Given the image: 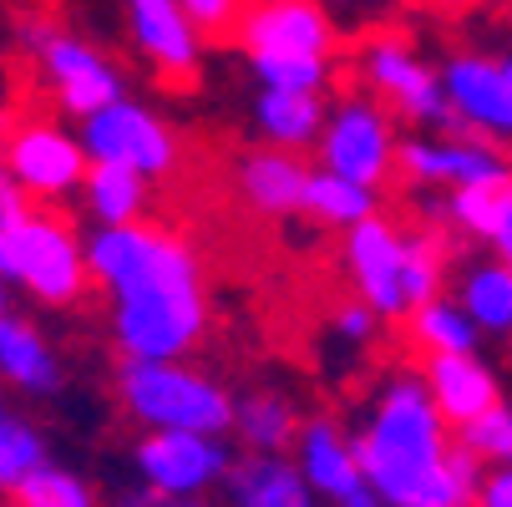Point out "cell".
Segmentation results:
<instances>
[{"instance_id": "1", "label": "cell", "mask_w": 512, "mask_h": 507, "mask_svg": "<svg viewBox=\"0 0 512 507\" xmlns=\"http://www.w3.org/2000/svg\"><path fill=\"white\" fill-rule=\"evenodd\" d=\"M350 447L381 507H472L482 462L431 406L411 360L381 371L360 406Z\"/></svg>"}, {"instance_id": "2", "label": "cell", "mask_w": 512, "mask_h": 507, "mask_svg": "<svg viewBox=\"0 0 512 507\" xmlns=\"http://www.w3.org/2000/svg\"><path fill=\"white\" fill-rule=\"evenodd\" d=\"M452 239L436 224H406L396 213H371L340 234V269L350 295L376 310L381 320H401L411 305L447 289L452 274Z\"/></svg>"}, {"instance_id": "3", "label": "cell", "mask_w": 512, "mask_h": 507, "mask_svg": "<svg viewBox=\"0 0 512 507\" xmlns=\"http://www.w3.org/2000/svg\"><path fill=\"white\" fill-rule=\"evenodd\" d=\"M117 406L142 431H203L229 437L234 391L193 360H117Z\"/></svg>"}, {"instance_id": "4", "label": "cell", "mask_w": 512, "mask_h": 507, "mask_svg": "<svg viewBox=\"0 0 512 507\" xmlns=\"http://www.w3.org/2000/svg\"><path fill=\"white\" fill-rule=\"evenodd\" d=\"M0 279L46 310H77L92 295L82 229L56 208H21L0 224Z\"/></svg>"}, {"instance_id": "5", "label": "cell", "mask_w": 512, "mask_h": 507, "mask_svg": "<svg viewBox=\"0 0 512 507\" xmlns=\"http://www.w3.org/2000/svg\"><path fill=\"white\" fill-rule=\"evenodd\" d=\"M213 325L208 284L168 279L107 300V335L122 360H188Z\"/></svg>"}, {"instance_id": "6", "label": "cell", "mask_w": 512, "mask_h": 507, "mask_svg": "<svg viewBox=\"0 0 512 507\" xmlns=\"http://www.w3.org/2000/svg\"><path fill=\"white\" fill-rule=\"evenodd\" d=\"M16 46L36 61L51 102H56L71 122H82V117H92L97 107L127 97V71H122L97 41L66 31V26H61L56 16H46V11L16 16Z\"/></svg>"}, {"instance_id": "7", "label": "cell", "mask_w": 512, "mask_h": 507, "mask_svg": "<svg viewBox=\"0 0 512 507\" xmlns=\"http://www.w3.org/2000/svg\"><path fill=\"white\" fill-rule=\"evenodd\" d=\"M396 142H401V122L371 92L345 87L340 97H325V127L310 153L315 168L386 193L396 178Z\"/></svg>"}, {"instance_id": "8", "label": "cell", "mask_w": 512, "mask_h": 507, "mask_svg": "<svg viewBox=\"0 0 512 507\" xmlns=\"http://www.w3.org/2000/svg\"><path fill=\"white\" fill-rule=\"evenodd\" d=\"M87 249V274L92 289L102 295H127V289L142 284H168V279H203V259L198 249L153 219H137V224H117V229H92L82 234Z\"/></svg>"}, {"instance_id": "9", "label": "cell", "mask_w": 512, "mask_h": 507, "mask_svg": "<svg viewBox=\"0 0 512 507\" xmlns=\"http://www.w3.org/2000/svg\"><path fill=\"white\" fill-rule=\"evenodd\" d=\"M350 77L406 127H452L436 61L401 31H371L350 51Z\"/></svg>"}, {"instance_id": "10", "label": "cell", "mask_w": 512, "mask_h": 507, "mask_svg": "<svg viewBox=\"0 0 512 507\" xmlns=\"http://www.w3.org/2000/svg\"><path fill=\"white\" fill-rule=\"evenodd\" d=\"M87 163H117L137 178L163 183L183 168V132L142 97H117L77 122Z\"/></svg>"}, {"instance_id": "11", "label": "cell", "mask_w": 512, "mask_h": 507, "mask_svg": "<svg viewBox=\"0 0 512 507\" xmlns=\"http://www.w3.org/2000/svg\"><path fill=\"white\" fill-rule=\"evenodd\" d=\"M396 178L411 193H447L467 183H507L512 153L457 127H411L396 142Z\"/></svg>"}, {"instance_id": "12", "label": "cell", "mask_w": 512, "mask_h": 507, "mask_svg": "<svg viewBox=\"0 0 512 507\" xmlns=\"http://www.w3.org/2000/svg\"><path fill=\"white\" fill-rule=\"evenodd\" d=\"M0 173L41 208L71 203L87 178V153H82L77 127H66L46 112L16 122L6 132V163H0Z\"/></svg>"}, {"instance_id": "13", "label": "cell", "mask_w": 512, "mask_h": 507, "mask_svg": "<svg viewBox=\"0 0 512 507\" xmlns=\"http://www.w3.org/2000/svg\"><path fill=\"white\" fill-rule=\"evenodd\" d=\"M442 77V102H447V122L457 132H472L497 148H512V82L502 71V56L462 46L447 61H436Z\"/></svg>"}, {"instance_id": "14", "label": "cell", "mask_w": 512, "mask_h": 507, "mask_svg": "<svg viewBox=\"0 0 512 507\" xmlns=\"http://www.w3.org/2000/svg\"><path fill=\"white\" fill-rule=\"evenodd\" d=\"M234 462L229 437H203V431H142L132 442L137 487H153L168 497H208L224 487Z\"/></svg>"}, {"instance_id": "15", "label": "cell", "mask_w": 512, "mask_h": 507, "mask_svg": "<svg viewBox=\"0 0 512 507\" xmlns=\"http://www.w3.org/2000/svg\"><path fill=\"white\" fill-rule=\"evenodd\" d=\"M244 61L249 56H330L340 61V21L325 16L315 0H244L229 36Z\"/></svg>"}, {"instance_id": "16", "label": "cell", "mask_w": 512, "mask_h": 507, "mask_svg": "<svg viewBox=\"0 0 512 507\" xmlns=\"http://www.w3.org/2000/svg\"><path fill=\"white\" fill-rule=\"evenodd\" d=\"M289 462L305 477V487L325 507H381V497L365 482L355 447H350V426L335 416H305L295 442H289Z\"/></svg>"}, {"instance_id": "17", "label": "cell", "mask_w": 512, "mask_h": 507, "mask_svg": "<svg viewBox=\"0 0 512 507\" xmlns=\"http://www.w3.org/2000/svg\"><path fill=\"white\" fill-rule=\"evenodd\" d=\"M117 6H122V26H127L132 51L142 56V66H153L163 82L188 87L203 71L208 36L188 21V11L178 0H117Z\"/></svg>"}, {"instance_id": "18", "label": "cell", "mask_w": 512, "mask_h": 507, "mask_svg": "<svg viewBox=\"0 0 512 507\" xmlns=\"http://www.w3.org/2000/svg\"><path fill=\"white\" fill-rule=\"evenodd\" d=\"M234 198L244 213L254 219H269V224H289L305 213V178H310V163L300 153H279V148H244L234 158Z\"/></svg>"}, {"instance_id": "19", "label": "cell", "mask_w": 512, "mask_h": 507, "mask_svg": "<svg viewBox=\"0 0 512 507\" xmlns=\"http://www.w3.org/2000/svg\"><path fill=\"white\" fill-rule=\"evenodd\" d=\"M421 386H426L431 406L442 411V421L452 431H462L467 421H477L487 406L502 401V381L482 360V350H467V355H421Z\"/></svg>"}, {"instance_id": "20", "label": "cell", "mask_w": 512, "mask_h": 507, "mask_svg": "<svg viewBox=\"0 0 512 507\" xmlns=\"http://www.w3.org/2000/svg\"><path fill=\"white\" fill-rule=\"evenodd\" d=\"M224 502L229 507H325L295 472L289 452H234L229 477H224Z\"/></svg>"}, {"instance_id": "21", "label": "cell", "mask_w": 512, "mask_h": 507, "mask_svg": "<svg viewBox=\"0 0 512 507\" xmlns=\"http://www.w3.org/2000/svg\"><path fill=\"white\" fill-rule=\"evenodd\" d=\"M447 295L462 305V315L477 325V335L487 340H507L512 335V269L492 254L482 259H457L447 274Z\"/></svg>"}, {"instance_id": "22", "label": "cell", "mask_w": 512, "mask_h": 507, "mask_svg": "<svg viewBox=\"0 0 512 507\" xmlns=\"http://www.w3.org/2000/svg\"><path fill=\"white\" fill-rule=\"evenodd\" d=\"M0 386L16 396H56L66 386L56 345L26 320V315H0Z\"/></svg>"}, {"instance_id": "23", "label": "cell", "mask_w": 512, "mask_h": 507, "mask_svg": "<svg viewBox=\"0 0 512 507\" xmlns=\"http://www.w3.org/2000/svg\"><path fill=\"white\" fill-rule=\"evenodd\" d=\"M249 127L264 148H279V153H310L315 137L325 127V97L320 92H274V87H259L254 102H249Z\"/></svg>"}, {"instance_id": "24", "label": "cell", "mask_w": 512, "mask_h": 507, "mask_svg": "<svg viewBox=\"0 0 512 507\" xmlns=\"http://www.w3.org/2000/svg\"><path fill=\"white\" fill-rule=\"evenodd\" d=\"M300 406L279 386H254L244 396H234V416H229V437L244 452H289L300 431Z\"/></svg>"}, {"instance_id": "25", "label": "cell", "mask_w": 512, "mask_h": 507, "mask_svg": "<svg viewBox=\"0 0 512 507\" xmlns=\"http://www.w3.org/2000/svg\"><path fill=\"white\" fill-rule=\"evenodd\" d=\"M71 203L92 219V229H117V224L148 219L153 183L137 178L132 168H117V163H87V178Z\"/></svg>"}, {"instance_id": "26", "label": "cell", "mask_w": 512, "mask_h": 507, "mask_svg": "<svg viewBox=\"0 0 512 507\" xmlns=\"http://www.w3.org/2000/svg\"><path fill=\"white\" fill-rule=\"evenodd\" d=\"M401 330H406V345L416 355H467V350L482 345L477 325L462 315V305L447 295V289L431 295V300H421V305H411L401 315Z\"/></svg>"}, {"instance_id": "27", "label": "cell", "mask_w": 512, "mask_h": 507, "mask_svg": "<svg viewBox=\"0 0 512 507\" xmlns=\"http://www.w3.org/2000/svg\"><path fill=\"white\" fill-rule=\"evenodd\" d=\"M381 208H386V193L360 188L350 178H335L325 168H310V178H305V213H300V219H310V224H320L330 234H345L350 224L371 219V213H381Z\"/></svg>"}, {"instance_id": "28", "label": "cell", "mask_w": 512, "mask_h": 507, "mask_svg": "<svg viewBox=\"0 0 512 507\" xmlns=\"http://www.w3.org/2000/svg\"><path fill=\"white\" fill-rule=\"evenodd\" d=\"M46 457V431L36 426V416L0 396V497H11Z\"/></svg>"}, {"instance_id": "29", "label": "cell", "mask_w": 512, "mask_h": 507, "mask_svg": "<svg viewBox=\"0 0 512 507\" xmlns=\"http://www.w3.org/2000/svg\"><path fill=\"white\" fill-rule=\"evenodd\" d=\"M11 507H102L97 487L77 472V467H61V462H41L16 492H11Z\"/></svg>"}, {"instance_id": "30", "label": "cell", "mask_w": 512, "mask_h": 507, "mask_svg": "<svg viewBox=\"0 0 512 507\" xmlns=\"http://www.w3.org/2000/svg\"><path fill=\"white\" fill-rule=\"evenodd\" d=\"M249 77L259 87H274V92H320L330 97V82H335V61L330 56H249Z\"/></svg>"}, {"instance_id": "31", "label": "cell", "mask_w": 512, "mask_h": 507, "mask_svg": "<svg viewBox=\"0 0 512 507\" xmlns=\"http://www.w3.org/2000/svg\"><path fill=\"white\" fill-rule=\"evenodd\" d=\"M457 442H462L482 467H512V406H507V401L487 406L477 421H467V426L457 431Z\"/></svg>"}, {"instance_id": "32", "label": "cell", "mask_w": 512, "mask_h": 507, "mask_svg": "<svg viewBox=\"0 0 512 507\" xmlns=\"http://www.w3.org/2000/svg\"><path fill=\"white\" fill-rule=\"evenodd\" d=\"M381 330H386V320L376 310H365L355 295L330 305V315H325V335L340 350H371V345H381Z\"/></svg>"}, {"instance_id": "33", "label": "cell", "mask_w": 512, "mask_h": 507, "mask_svg": "<svg viewBox=\"0 0 512 507\" xmlns=\"http://www.w3.org/2000/svg\"><path fill=\"white\" fill-rule=\"evenodd\" d=\"M178 6L188 11V21H193L208 41H218V36H229V26H234V16H239L244 0H178Z\"/></svg>"}, {"instance_id": "34", "label": "cell", "mask_w": 512, "mask_h": 507, "mask_svg": "<svg viewBox=\"0 0 512 507\" xmlns=\"http://www.w3.org/2000/svg\"><path fill=\"white\" fill-rule=\"evenodd\" d=\"M107 507H218L213 497H168V492H153V487H122Z\"/></svg>"}, {"instance_id": "35", "label": "cell", "mask_w": 512, "mask_h": 507, "mask_svg": "<svg viewBox=\"0 0 512 507\" xmlns=\"http://www.w3.org/2000/svg\"><path fill=\"white\" fill-rule=\"evenodd\" d=\"M472 507H512V467H482Z\"/></svg>"}, {"instance_id": "36", "label": "cell", "mask_w": 512, "mask_h": 507, "mask_svg": "<svg viewBox=\"0 0 512 507\" xmlns=\"http://www.w3.org/2000/svg\"><path fill=\"white\" fill-rule=\"evenodd\" d=\"M487 254L512 269V183H507V198H502V213H497V229L487 239Z\"/></svg>"}, {"instance_id": "37", "label": "cell", "mask_w": 512, "mask_h": 507, "mask_svg": "<svg viewBox=\"0 0 512 507\" xmlns=\"http://www.w3.org/2000/svg\"><path fill=\"white\" fill-rule=\"evenodd\" d=\"M315 6L325 11V16H335V21H345V16H360V11H371L376 0H315Z\"/></svg>"}, {"instance_id": "38", "label": "cell", "mask_w": 512, "mask_h": 507, "mask_svg": "<svg viewBox=\"0 0 512 507\" xmlns=\"http://www.w3.org/2000/svg\"><path fill=\"white\" fill-rule=\"evenodd\" d=\"M0 315H11V284L0 279Z\"/></svg>"}, {"instance_id": "39", "label": "cell", "mask_w": 512, "mask_h": 507, "mask_svg": "<svg viewBox=\"0 0 512 507\" xmlns=\"http://www.w3.org/2000/svg\"><path fill=\"white\" fill-rule=\"evenodd\" d=\"M502 71H507V82H512V51H502Z\"/></svg>"}, {"instance_id": "40", "label": "cell", "mask_w": 512, "mask_h": 507, "mask_svg": "<svg viewBox=\"0 0 512 507\" xmlns=\"http://www.w3.org/2000/svg\"><path fill=\"white\" fill-rule=\"evenodd\" d=\"M0 163H6V127H0Z\"/></svg>"}]
</instances>
